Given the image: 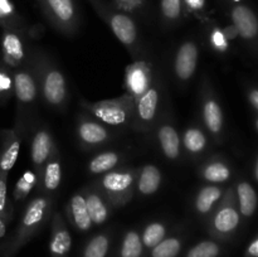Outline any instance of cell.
<instances>
[{
    "label": "cell",
    "instance_id": "1",
    "mask_svg": "<svg viewBox=\"0 0 258 257\" xmlns=\"http://www.w3.org/2000/svg\"><path fill=\"white\" fill-rule=\"evenodd\" d=\"M52 199L48 196H38L25 207L17 231L4 247L2 257H14L23 246L37 236L52 217Z\"/></svg>",
    "mask_w": 258,
    "mask_h": 257
},
{
    "label": "cell",
    "instance_id": "2",
    "mask_svg": "<svg viewBox=\"0 0 258 257\" xmlns=\"http://www.w3.org/2000/svg\"><path fill=\"white\" fill-rule=\"evenodd\" d=\"M138 173L135 169H113L103 174L97 181V189L112 208L123 207L133 199Z\"/></svg>",
    "mask_w": 258,
    "mask_h": 257
},
{
    "label": "cell",
    "instance_id": "3",
    "mask_svg": "<svg viewBox=\"0 0 258 257\" xmlns=\"http://www.w3.org/2000/svg\"><path fill=\"white\" fill-rule=\"evenodd\" d=\"M83 108L92 113L100 122L110 126H123L133 122L135 113V100L128 93L112 100H103L98 102H81Z\"/></svg>",
    "mask_w": 258,
    "mask_h": 257
},
{
    "label": "cell",
    "instance_id": "4",
    "mask_svg": "<svg viewBox=\"0 0 258 257\" xmlns=\"http://www.w3.org/2000/svg\"><path fill=\"white\" fill-rule=\"evenodd\" d=\"M241 217L236 207V197L233 189L223 194L218 208L214 212L209 223V231L213 236L226 238L231 236L238 227Z\"/></svg>",
    "mask_w": 258,
    "mask_h": 257
},
{
    "label": "cell",
    "instance_id": "5",
    "mask_svg": "<svg viewBox=\"0 0 258 257\" xmlns=\"http://www.w3.org/2000/svg\"><path fill=\"white\" fill-rule=\"evenodd\" d=\"M93 5L101 14V17L106 20L115 37L127 48L134 47L138 40V29H136L134 20L128 15L122 14V13L105 9L96 2H93Z\"/></svg>",
    "mask_w": 258,
    "mask_h": 257
},
{
    "label": "cell",
    "instance_id": "6",
    "mask_svg": "<svg viewBox=\"0 0 258 257\" xmlns=\"http://www.w3.org/2000/svg\"><path fill=\"white\" fill-rule=\"evenodd\" d=\"M48 19L62 32L72 33L77 27V12L73 0H40Z\"/></svg>",
    "mask_w": 258,
    "mask_h": 257
},
{
    "label": "cell",
    "instance_id": "7",
    "mask_svg": "<svg viewBox=\"0 0 258 257\" xmlns=\"http://www.w3.org/2000/svg\"><path fill=\"white\" fill-rule=\"evenodd\" d=\"M42 92L45 102L55 108H60L67 100V83L59 68L47 66L43 71Z\"/></svg>",
    "mask_w": 258,
    "mask_h": 257
},
{
    "label": "cell",
    "instance_id": "8",
    "mask_svg": "<svg viewBox=\"0 0 258 257\" xmlns=\"http://www.w3.org/2000/svg\"><path fill=\"white\" fill-rule=\"evenodd\" d=\"M153 85L151 65L145 60H136L126 67L125 87L134 100H139Z\"/></svg>",
    "mask_w": 258,
    "mask_h": 257
},
{
    "label": "cell",
    "instance_id": "9",
    "mask_svg": "<svg viewBox=\"0 0 258 257\" xmlns=\"http://www.w3.org/2000/svg\"><path fill=\"white\" fill-rule=\"evenodd\" d=\"M160 100V91L158 86H153L135 101V113H134V126L138 130H149L153 122L155 121L158 105Z\"/></svg>",
    "mask_w": 258,
    "mask_h": 257
},
{
    "label": "cell",
    "instance_id": "10",
    "mask_svg": "<svg viewBox=\"0 0 258 257\" xmlns=\"http://www.w3.org/2000/svg\"><path fill=\"white\" fill-rule=\"evenodd\" d=\"M72 247V237L66 224L64 218L59 212H53L50 217V257H70Z\"/></svg>",
    "mask_w": 258,
    "mask_h": 257
},
{
    "label": "cell",
    "instance_id": "11",
    "mask_svg": "<svg viewBox=\"0 0 258 257\" xmlns=\"http://www.w3.org/2000/svg\"><path fill=\"white\" fill-rule=\"evenodd\" d=\"M110 133L100 122L90 117H81L77 122V138L85 148H97L110 140Z\"/></svg>",
    "mask_w": 258,
    "mask_h": 257
},
{
    "label": "cell",
    "instance_id": "12",
    "mask_svg": "<svg viewBox=\"0 0 258 257\" xmlns=\"http://www.w3.org/2000/svg\"><path fill=\"white\" fill-rule=\"evenodd\" d=\"M54 144L52 134L48 128L43 127L35 131L32 139V145H30V158H32L33 166H34L35 173L39 179L42 176L43 166L49 158Z\"/></svg>",
    "mask_w": 258,
    "mask_h": 257
},
{
    "label": "cell",
    "instance_id": "13",
    "mask_svg": "<svg viewBox=\"0 0 258 257\" xmlns=\"http://www.w3.org/2000/svg\"><path fill=\"white\" fill-rule=\"evenodd\" d=\"M68 222L80 232H88L93 227L83 193H75L64 207Z\"/></svg>",
    "mask_w": 258,
    "mask_h": 257
},
{
    "label": "cell",
    "instance_id": "14",
    "mask_svg": "<svg viewBox=\"0 0 258 257\" xmlns=\"http://www.w3.org/2000/svg\"><path fill=\"white\" fill-rule=\"evenodd\" d=\"M198 47L193 42H185L179 47L175 55V75L179 80L188 81L191 78L198 65Z\"/></svg>",
    "mask_w": 258,
    "mask_h": 257
},
{
    "label": "cell",
    "instance_id": "15",
    "mask_svg": "<svg viewBox=\"0 0 258 257\" xmlns=\"http://www.w3.org/2000/svg\"><path fill=\"white\" fill-rule=\"evenodd\" d=\"M82 193L85 196L88 213H90L93 226H101L105 223L110 217L112 206L108 203L107 199L102 196L98 189L86 188L83 189Z\"/></svg>",
    "mask_w": 258,
    "mask_h": 257
},
{
    "label": "cell",
    "instance_id": "16",
    "mask_svg": "<svg viewBox=\"0 0 258 257\" xmlns=\"http://www.w3.org/2000/svg\"><path fill=\"white\" fill-rule=\"evenodd\" d=\"M3 59L10 67H18L25 58L22 37L13 29H5L2 38Z\"/></svg>",
    "mask_w": 258,
    "mask_h": 257
},
{
    "label": "cell",
    "instance_id": "17",
    "mask_svg": "<svg viewBox=\"0 0 258 257\" xmlns=\"http://www.w3.org/2000/svg\"><path fill=\"white\" fill-rule=\"evenodd\" d=\"M14 95L23 105H29L37 98L38 86L34 76L28 70H18L13 75Z\"/></svg>",
    "mask_w": 258,
    "mask_h": 257
},
{
    "label": "cell",
    "instance_id": "18",
    "mask_svg": "<svg viewBox=\"0 0 258 257\" xmlns=\"http://www.w3.org/2000/svg\"><path fill=\"white\" fill-rule=\"evenodd\" d=\"M232 22L238 35L244 39H253L258 34V19L253 12L246 5H237L232 10Z\"/></svg>",
    "mask_w": 258,
    "mask_h": 257
},
{
    "label": "cell",
    "instance_id": "19",
    "mask_svg": "<svg viewBox=\"0 0 258 257\" xmlns=\"http://www.w3.org/2000/svg\"><path fill=\"white\" fill-rule=\"evenodd\" d=\"M20 136L15 130L4 131L0 149V173L8 174L15 165L20 151Z\"/></svg>",
    "mask_w": 258,
    "mask_h": 257
},
{
    "label": "cell",
    "instance_id": "20",
    "mask_svg": "<svg viewBox=\"0 0 258 257\" xmlns=\"http://www.w3.org/2000/svg\"><path fill=\"white\" fill-rule=\"evenodd\" d=\"M40 179H42L43 189L47 193H52V191L57 190L59 188L60 180H62V165H60L59 153H58L55 144L53 146V150L50 153L49 158H48L44 166H43Z\"/></svg>",
    "mask_w": 258,
    "mask_h": 257
},
{
    "label": "cell",
    "instance_id": "21",
    "mask_svg": "<svg viewBox=\"0 0 258 257\" xmlns=\"http://www.w3.org/2000/svg\"><path fill=\"white\" fill-rule=\"evenodd\" d=\"M161 184V173L155 165H144L138 173V181H136V188L139 193L143 196H151L158 189Z\"/></svg>",
    "mask_w": 258,
    "mask_h": 257
},
{
    "label": "cell",
    "instance_id": "22",
    "mask_svg": "<svg viewBox=\"0 0 258 257\" xmlns=\"http://www.w3.org/2000/svg\"><path fill=\"white\" fill-rule=\"evenodd\" d=\"M202 113H203L204 123L209 133L213 135L221 134L222 128H223V112H222V107L218 101L212 96L206 97Z\"/></svg>",
    "mask_w": 258,
    "mask_h": 257
},
{
    "label": "cell",
    "instance_id": "23",
    "mask_svg": "<svg viewBox=\"0 0 258 257\" xmlns=\"http://www.w3.org/2000/svg\"><path fill=\"white\" fill-rule=\"evenodd\" d=\"M158 139L164 155L168 159L175 160L180 154V138L176 128L169 123H165L159 128Z\"/></svg>",
    "mask_w": 258,
    "mask_h": 257
},
{
    "label": "cell",
    "instance_id": "24",
    "mask_svg": "<svg viewBox=\"0 0 258 257\" xmlns=\"http://www.w3.org/2000/svg\"><path fill=\"white\" fill-rule=\"evenodd\" d=\"M223 189L217 185L203 186L198 191L196 198V209L202 216H207L213 211V207L221 202L223 197Z\"/></svg>",
    "mask_w": 258,
    "mask_h": 257
},
{
    "label": "cell",
    "instance_id": "25",
    "mask_svg": "<svg viewBox=\"0 0 258 257\" xmlns=\"http://www.w3.org/2000/svg\"><path fill=\"white\" fill-rule=\"evenodd\" d=\"M120 161L121 155L117 151H103V153L97 154L91 159L87 169L93 175H98V174H105L113 170Z\"/></svg>",
    "mask_w": 258,
    "mask_h": 257
},
{
    "label": "cell",
    "instance_id": "26",
    "mask_svg": "<svg viewBox=\"0 0 258 257\" xmlns=\"http://www.w3.org/2000/svg\"><path fill=\"white\" fill-rule=\"evenodd\" d=\"M239 212L242 216L251 217L257 208V194L253 186L247 181H241L237 185Z\"/></svg>",
    "mask_w": 258,
    "mask_h": 257
},
{
    "label": "cell",
    "instance_id": "27",
    "mask_svg": "<svg viewBox=\"0 0 258 257\" xmlns=\"http://www.w3.org/2000/svg\"><path fill=\"white\" fill-rule=\"evenodd\" d=\"M144 252V244L141 241V233L136 229L126 232L121 241L118 257H141Z\"/></svg>",
    "mask_w": 258,
    "mask_h": 257
},
{
    "label": "cell",
    "instance_id": "28",
    "mask_svg": "<svg viewBox=\"0 0 258 257\" xmlns=\"http://www.w3.org/2000/svg\"><path fill=\"white\" fill-rule=\"evenodd\" d=\"M202 176L209 183H224L231 178V169L222 160L209 161L202 170Z\"/></svg>",
    "mask_w": 258,
    "mask_h": 257
},
{
    "label": "cell",
    "instance_id": "29",
    "mask_svg": "<svg viewBox=\"0 0 258 257\" xmlns=\"http://www.w3.org/2000/svg\"><path fill=\"white\" fill-rule=\"evenodd\" d=\"M111 237L108 233H98L86 243L82 257H107Z\"/></svg>",
    "mask_w": 258,
    "mask_h": 257
},
{
    "label": "cell",
    "instance_id": "30",
    "mask_svg": "<svg viewBox=\"0 0 258 257\" xmlns=\"http://www.w3.org/2000/svg\"><path fill=\"white\" fill-rule=\"evenodd\" d=\"M166 236V227L161 222H150L141 233V241L145 248H154Z\"/></svg>",
    "mask_w": 258,
    "mask_h": 257
},
{
    "label": "cell",
    "instance_id": "31",
    "mask_svg": "<svg viewBox=\"0 0 258 257\" xmlns=\"http://www.w3.org/2000/svg\"><path fill=\"white\" fill-rule=\"evenodd\" d=\"M183 144L186 151L190 154H199L207 146V138L203 131L198 127H188L184 133Z\"/></svg>",
    "mask_w": 258,
    "mask_h": 257
},
{
    "label": "cell",
    "instance_id": "32",
    "mask_svg": "<svg viewBox=\"0 0 258 257\" xmlns=\"http://www.w3.org/2000/svg\"><path fill=\"white\" fill-rule=\"evenodd\" d=\"M183 242L179 237H168L164 238L160 243L151 248V257H176L181 251Z\"/></svg>",
    "mask_w": 258,
    "mask_h": 257
},
{
    "label": "cell",
    "instance_id": "33",
    "mask_svg": "<svg viewBox=\"0 0 258 257\" xmlns=\"http://www.w3.org/2000/svg\"><path fill=\"white\" fill-rule=\"evenodd\" d=\"M38 178L37 173L32 170H28L20 176L19 180L17 181L14 188V199L15 201H24L29 193L32 191V189L37 185Z\"/></svg>",
    "mask_w": 258,
    "mask_h": 257
},
{
    "label": "cell",
    "instance_id": "34",
    "mask_svg": "<svg viewBox=\"0 0 258 257\" xmlns=\"http://www.w3.org/2000/svg\"><path fill=\"white\" fill-rule=\"evenodd\" d=\"M221 246L214 241H202L186 252L185 257H218Z\"/></svg>",
    "mask_w": 258,
    "mask_h": 257
},
{
    "label": "cell",
    "instance_id": "35",
    "mask_svg": "<svg viewBox=\"0 0 258 257\" xmlns=\"http://www.w3.org/2000/svg\"><path fill=\"white\" fill-rule=\"evenodd\" d=\"M13 208L8 199V174L0 173V217L5 223L12 219Z\"/></svg>",
    "mask_w": 258,
    "mask_h": 257
},
{
    "label": "cell",
    "instance_id": "36",
    "mask_svg": "<svg viewBox=\"0 0 258 257\" xmlns=\"http://www.w3.org/2000/svg\"><path fill=\"white\" fill-rule=\"evenodd\" d=\"M18 15L14 4L10 0H0V25L5 29H13L17 23Z\"/></svg>",
    "mask_w": 258,
    "mask_h": 257
},
{
    "label": "cell",
    "instance_id": "37",
    "mask_svg": "<svg viewBox=\"0 0 258 257\" xmlns=\"http://www.w3.org/2000/svg\"><path fill=\"white\" fill-rule=\"evenodd\" d=\"M14 93L13 75L5 66L0 65V102L9 100Z\"/></svg>",
    "mask_w": 258,
    "mask_h": 257
},
{
    "label": "cell",
    "instance_id": "38",
    "mask_svg": "<svg viewBox=\"0 0 258 257\" xmlns=\"http://www.w3.org/2000/svg\"><path fill=\"white\" fill-rule=\"evenodd\" d=\"M183 0H161L160 8L164 18L169 22H175L181 15Z\"/></svg>",
    "mask_w": 258,
    "mask_h": 257
},
{
    "label": "cell",
    "instance_id": "39",
    "mask_svg": "<svg viewBox=\"0 0 258 257\" xmlns=\"http://www.w3.org/2000/svg\"><path fill=\"white\" fill-rule=\"evenodd\" d=\"M209 40H211L212 47L218 50V52H226L227 48H228V39L226 38L221 28H213L212 29Z\"/></svg>",
    "mask_w": 258,
    "mask_h": 257
},
{
    "label": "cell",
    "instance_id": "40",
    "mask_svg": "<svg viewBox=\"0 0 258 257\" xmlns=\"http://www.w3.org/2000/svg\"><path fill=\"white\" fill-rule=\"evenodd\" d=\"M117 7L125 12H133L143 4L144 0H115Z\"/></svg>",
    "mask_w": 258,
    "mask_h": 257
},
{
    "label": "cell",
    "instance_id": "41",
    "mask_svg": "<svg viewBox=\"0 0 258 257\" xmlns=\"http://www.w3.org/2000/svg\"><path fill=\"white\" fill-rule=\"evenodd\" d=\"M184 4L190 12H199L206 7V0H184Z\"/></svg>",
    "mask_w": 258,
    "mask_h": 257
},
{
    "label": "cell",
    "instance_id": "42",
    "mask_svg": "<svg viewBox=\"0 0 258 257\" xmlns=\"http://www.w3.org/2000/svg\"><path fill=\"white\" fill-rule=\"evenodd\" d=\"M246 257H258V237L249 243L246 249Z\"/></svg>",
    "mask_w": 258,
    "mask_h": 257
},
{
    "label": "cell",
    "instance_id": "43",
    "mask_svg": "<svg viewBox=\"0 0 258 257\" xmlns=\"http://www.w3.org/2000/svg\"><path fill=\"white\" fill-rule=\"evenodd\" d=\"M222 30H223V33H224V35H226L227 39H234V38L238 35V32H237V29H236V27H234V25H231V27H226L224 29H222Z\"/></svg>",
    "mask_w": 258,
    "mask_h": 257
},
{
    "label": "cell",
    "instance_id": "44",
    "mask_svg": "<svg viewBox=\"0 0 258 257\" xmlns=\"http://www.w3.org/2000/svg\"><path fill=\"white\" fill-rule=\"evenodd\" d=\"M248 98H249V102L252 103V106L258 110V90H252L251 92H249Z\"/></svg>",
    "mask_w": 258,
    "mask_h": 257
},
{
    "label": "cell",
    "instance_id": "45",
    "mask_svg": "<svg viewBox=\"0 0 258 257\" xmlns=\"http://www.w3.org/2000/svg\"><path fill=\"white\" fill-rule=\"evenodd\" d=\"M5 233H7V223L0 217V238H3L5 236Z\"/></svg>",
    "mask_w": 258,
    "mask_h": 257
},
{
    "label": "cell",
    "instance_id": "46",
    "mask_svg": "<svg viewBox=\"0 0 258 257\" xmlns=\"http://www.w3.org/2000/svg\"><path fill=\"white\" fill-rule=\"evenodd\" d=\"M254 176H256V179L258 181V158H257V161H256V166H254Z\"/></svg>",
    "mask_w": 258,
    "mask_h": 257
},
{
    "label": "cell",
    "instance_id": "47",
    "mask_svg": "<svg viewBox=\"0 0 258 257\" xmlns=\"http://www.w3.org/2000/svg\"><path fill=\"white\" fill-rule=\"evenodd\" d=\"M256 126H257V130H258V118H257V121H256Z\"/></svg>",
    "mask_w": 258,
    "mask_h": 257
},
{
    "label": "cell",
    "instance_id": "48",
    "mask_svg": "<svg viewBox=\"0 0 258 257\" xmlns=\"http://www.w3.org/2000/svg\"><path fill=\"white\" fill-rule=\"evenodd\" d=\"M236 2H239V0H236Z\"/></svg>",
    "mask_w": 258,
    "mask_h": 257
}]
</instances>
